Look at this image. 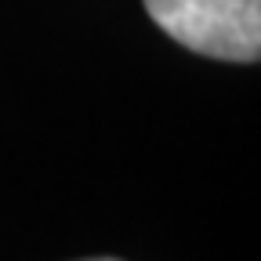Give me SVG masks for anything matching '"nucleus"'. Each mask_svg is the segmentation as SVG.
Segmentation results:
<instances>
[{
  "mask_svg": "<svg viewBox=\"0 0 261 261\" xmlns=\"http://www.w3.org/2000/svg\"><path fill=\"white\" fill-rule=\"evenodd\" d=\"M167 37L218 62H261V0H142Z\"/></svg>",
  "mask_w": 261,
  "mask_h": 261,
  "instance_id": "nucleus-1",
  "label": "nucleus"
},
{
  "mask_svg": "<svg viewBox=\"0 0 261 261\" xmlns=\"http://www.w3.org/2000/svg\"><path fill=\"white\" fill-rule=\"evenodd\" d=\"M91 261H116V257H91Z\"/></svg>",
  "mask_w": 261,
  "mask_h": 261,
  "instance_id": "nucleus-2",
  "label": "nucleus"
}]
</instances>
